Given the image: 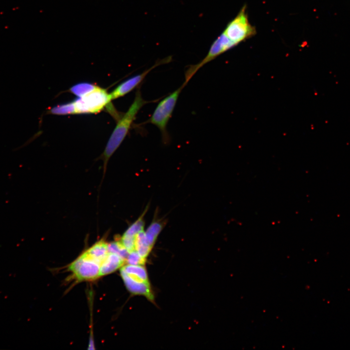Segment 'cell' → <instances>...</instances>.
Wrapping results in <instances>:
<instances>
[{"mask_svg": "<svg viewBox=\"0 0 350 350\" xmlns=\"http://www.w3.org/2000/svg\"><path fill=\"white\" fill-rule=\"evenodd\" d=\"M153 101L144 100L140 89L137 90L133 102L118 120L106 144L103 154L105 170L108 159L124 139L139 111L145 105Z\"/></svg>", "mask_w": 350, "mask_h": 350, "instance_id": "1", "label": "cell"}, {"mask_svg": "<svg viewBox=\"0 0 350 350\" xmlns=\"http://www.w3.org/2000/svg\"><path fill=\"white\" fill-rule=\"evenodd\" d=\"M186 86L183 83L179 88L159 102L150 118L145 122L156 126L160 130L164 141L169 140L170 135L167 129V125L172 117L179 96Z\"/></svg>", "mask_w": 350, "mask_h": 350, "instance_id": "2", "label": "cell"}, {"mask_svg": "<svg viewBox=\"0 0 350 350\" xmlns=\"http://www.w3.org/2000/svg\"><path fill=\"white\" fill-rule=\"evenodd\" d=\"M142 265L127 264L121 269V275L129 292L145 296L151 301L154 296L145 268Z\"/></svg>", "mask_w": 350, "mask_h": 350, "instance_id": "3", "label": "cell"}, {"mask_svg": "<svg viewBox=\"0 0 350 350\" xmlns=\"http://www.w3.org/2000/svg\"><path fill=\"white\" fill-rule=\"evenodd\" d=\"M223 33L236 46L256 34L255 28L250 23L248 19L245 5L228 23Z\"/></svg>", "mask_w": 350, "mask_h": 350, "instance_id": "4", "label": "cell"}, {"mask_svg": "<svg viewBox=\"0 0 350 350\" xmlns=\"http://www.w3.org/2000/svg\"><path fill=\"white\" fill-rule=\"evenodd\" d=\"M111 99L105 89L99 87L74 101L76 114L95 113L108 105Z\"/></svg>", "mask_w": 350, "mask_h": 350, "instance_id": "5", "label": "cell"}, {"mask_svg": "<svg viewBox=\"0 0 350 350\" xmlns=\"http://www.w3.org/2000/svg\"><path fill=\"white\" fill-rule=\"evenodd\" d=\"M235 46V44L223 32L212 43L207 54L201 61L187 67L185 71L184 83L187 85L192 76L204 65Z\"/></svg>", "mask_w": 350, "mask_h": 350, "instance_id": "6", "label": "cell"}, {"mask_svg": "<svg viewBox=\"0 0 350 350\" xmlns=\"http://www.w3.org/2000/svg\"><path fill=\"white\" fill-rule=\"evenodd\" d=\"M69 270L78 280H90L100 276V265L85 251L69 267Z\"/></svg>", "mask_w": 350, "mask_h": 350, "instance_id": "7", "label": "cell"}, {"mask_svg": "<svg viewBox=\"0 0 350 350\" xmlns=\"http://www.w3.org/2000/svg\"><path fill=\"white\" fill-rule=\"evenodd\" d=\"M171 56L157 61L154 65L142 73L135 75L118 85L110 94L111 99L114 100L122 97L135 89L143 81L148 73L157 66L171 61Z\"/></svg>", "mask_w": 350, "mask_h": 350, "instance_id": "8", "label": "cell"}, {"mask_svg": "<svg viewBox=\"0 0 350 350\" xmlns=\"http://www.w3.org/2000/svg\"><path fill=\"white\" fill-rule=\"evenodd\" d=\"M126 262L125 259L119 255L109 252L100 266V276H102L115 271Z\"/></svg>", "mask_w": 350, "mask_h": 350, "instance_id": "9", "label": "cell"}, {"mask_svg": "<svg viewBox=\"0 0 350 350\" xmlns=\"http://www.w3.org/2000/svg\"><path fill=\"white\" fill-rule=\"evenodd\" d=\"M107 244L105 241L101 240L86 251L91 258L100 265V266L109 254Z\"/></svg>", "mask_w": 350, "mask_h": 350, "instance_id": "10", "label": "cell"}, {"mask_svg": "<svg viewBox=\"0 0 350 350\" xmlns=\"http://www.w3.org/2000/svg\"><path fill=\"white\" fill-rule=\"evenodd\" d=\"M152 246L148 241L145 232L140 231L137 234L135 240V251L144 259L146 260V257L150 252Z\"/></svg>", "mask_w": 350, "mask_h": 350, "instance_id": "11", "label": "cell"}, {"mask_svg": "<svg viewBox=\"0 0 350 350\" xmlns=\"http://www.w3.org/2000/svg\"><path fill=\"white\" fill-rule=\"evenodd\" d=\"M97 86L89 83L77 84L70 88V91L78 97H82L94 90Z\"/></svg>", "mask_w": 350, "mask_h": 350, "instance_id": "12", "label": "cell"}, {"mask_svg": "<svg viewBox=\"0 0 350 350\" xmlns=\"http://www.w3.org/2000/svg\"><path fill=\"white\" fill-rule=\"evenodd\" d=\"M50 112L55 115L76 114L74 101L54 106L50 109Z\"/></svg>", "mask_w": 350, "mask_h": 350, "instance_id": "13", "label": "cell"}, {"mask_svg": "<svg viewBox=\"0 0 350 350\" xmlns=\"http://www.w3.org/2000/svg\"><path fill=\"white\" fill-rule=\"evenodd\" d=\"M161 229V225L158 223L155 222L150 225L147 231L145 232L148 241L152 246Z\"/></svg>", "mask_w": 350, "mask_h": 350, "instance_id": "14", "label": "cell"}, {"mask_svg": "<svg viewBox=\"0 0 350 350\" xmlns=\"http://www.w3.org/2000/svg\"><path fill=\"white\" fill-rule=\"evenodd\" d=\"M107 246L109 252L117 254L126 260L129 252L119 240L108 244Z\"/></svg>", "mask_w": 350, "mask_h": 350, "instance_id": "15", "label": "cell"}, {"mask_svg": "<svg viewBox=\"0 0 350 350\" xmlns=\"http://www.w3.org/2000/svg\"><path fill=\"white\" fill-rule=\"evenodd\" d=\"M143 227L144 222L141 218H140L129 227L123 234L136 236L137 234L143 230Z\"/></svg>", "mask_w": 350, "mask_h": 350, "instance_id": "16", "label": "cell"}, {"mask_svg": "<svg viewBox=\"0 0 350 350\" xmlns=\"http://www.w3.org/2000/svg\"><path fill=\"white\" fill-rule=\"evenodd\" d=\"M145 261L136 251H133L129 253L126 262L133 265H143Z\"/></svg>", "mask_w": 350, "mask_h": 350, "instance_id": "17", "label": "cell"}]
</instances>
